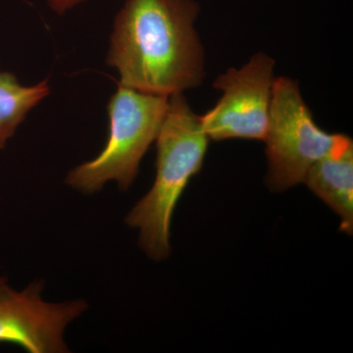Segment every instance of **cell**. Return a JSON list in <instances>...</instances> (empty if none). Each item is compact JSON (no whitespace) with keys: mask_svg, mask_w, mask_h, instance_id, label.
Here are the masks:
<instances>
[{"mask_svg":"<svg viewBox=\"0 0 353 353\" xmlns=\"http://www.w3.org/2000/svg\"><path fill=\"white\" fill-rule=\"evenodd\" d=\"M43 285L34 282L17 292L0 282V343L19 345L30 353L68 352L65 330L88 309L85 301L48 303Z\"/></svg>","mask_w":353,"mask_h":353,"instance_id":"obj_6","label":"cell"},{"mask_svg":"<svg viewBox=\"0 0 353 353\" xmlns=\"http://www.w3.org/2000/svg\"><path fill=\"white\" fill-rule=\"evenodd\" d=\"M83 1V0H48L51 8L58 14H64Z\"/></svg>","mask_w":353,"mask_h":353,"instance_id":"obj_9","label":"cell"},{"mask_svg":"<svg viewBox=\"0 0 353 353\" xmlns=\"http://www.w3.org/2000/svg\"><path fill=\"white\" fill-rule=\"evenodd\" d=\"M169 106V97L118 85L108 103V143L94 159L69 172L66 183L92 194L114 181L126 190L138 175L139 163L157 138Z\"/></svg>","mask_w":353,"mask_h":353,"instance_id":"obj_3","label":"cell"},{"mask_svg":"<svg viewBox=\"0 0 353 353\" xmlns=\"http://www.w3.org/2000/svg\"><path fill=\"white\" fill-rule=\"evenodd\" d=\"M265 141L269 187L282 192L304 182L313 165L352 143L343 134H329L315 124L296 82L275 80Z\"/></svg>","mask_w":353,"mask_h":353,"instance_id":"obj_4","label":"cell"},{"mask_svg":"<svg viewBox=\"0 0 353 353\" xmlns=\"http://www.w3.org/2000/svg\"><path fill=\"white\" fill-rule=\"evenodd\" d=\"M208 141L182 94L169 97L157 138L154 183L126 218L130 227L139 230V245L152 259L160 261L170 254L172 216L190 179L201 169Z\"/></svg>","mask_w":353,"mask_h":353,"instance_id":"obj_2","label":"cell"},{"mask_svg":"<svg viewBox=\"0 0 353 353\" xmlns=\"http://www.w3.org/2000/svg\"><path fill=\"white\" fill-rule=\"evenodd\" d=\"M340 216L341 230L353 231V145L313 165L304 182Z\"/></svg>","mask_w":353,"mask_h":353,"instance_id":"obj_7","label":"cell"},{"mask_svg":"<svg viewBox=\"0 0 353 353\" xmlns=\"http://www.w3.org/2000/svg\"><path fill=\"white\" fill-rule=\"evenodd\" d=\"M3 280H6V279L0 278V282H1V281H3Z\"/></svg>","mask_w":353,"mask_h":353,"instance_id":"obj_10","label":"cell"},{"mask_svg":"<svg viewBox=\"0 0 353 353\" xmlns=\"http://www.w3.org/2000/svg\"><path fill=\"white\" fill-rule=\"evenodd\" d=\"M273 68L272 58L260 53L243 68L218 77L214 87L222 90L223 97L199 117L208 139L264 141L275 82Z\"/></svg>","mask_w":353,"mask_h":353,"instance_id":"obj_5","label":"cell"},{"mask_svg":"<svg viewBox=\"0 0 353 353\" xmlns=\"http://www.w3.org/2000/svg\"><path fill=\"white\" fill-rule=\"evenodd\" d=\"M50 94L48 80L26 87L13 74L0 69V150L12 138L30 111Z\"/></svg>","mask_w":353,"mask_h":353,"instance_id":"obj_8","label":"cell"},{"mask_svg":"<svg viewBox=\"0 0 353 353\" xmlns=\"http://www.w3.org/2000/svg\"><path fill=\"white\" fill-rule=\"evenodd\" d=\"M194 0H127L117 14L106 62L121 85L170 97L203 78Z\"/></svg>","mask_w":353,"mask_h":353,"instance_id":"obj_1","label":"cell"}]
</instances>
